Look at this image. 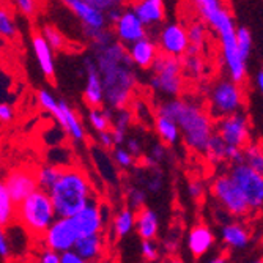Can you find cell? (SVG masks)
<instances>
[{"label": "cell", "mask_w": 263, "mask_h": 263, "mask_svg": "<svg viewBox=\"0 0 263 263\" xmlns=\"http://www.w3.org/2000/svg\"><path fill=\"white\" fill-rule=\"evenodd\" d=\"M93 57L103 78L107 106L114 110L126 109L134 97L137 74L125 44L115 40L100 49H93Z\"/></svg>", "instance_id": "6da1fadb"}, {"label": "cell", "mask_w": 263, "mask_h": 263, "mask_svg": "<svg viewBox=\"0 0 263 263\" xmlns=\"http://www.w3.org/2000/svg\"><path fill=\"white\" fill-rule=\"evenodd\" d=\"M196 7L200 11L203 21L214 29L219 36L222 57L226 66L233 79L238 84H243L246 79V60L243 59L236 40V26L229 10L221 4V0H194Z\"/></svg>", "instance_id": "7a4b0ae2"}, {"label": "cell", "mask_w": 263, "mask_h": 263, "mask_svg": "<svg viewBox=\"0 0 263 263\" xmlns=\"http://www.w3.org/2000/svg\"><path fill=\"white\" fill-rule=\"evenodd\" d=\"M156 114L171 117L180 126L181 136L186 145L200 155H205L208 143L214 134V118L210 112L187 100L171 98L164 101Z\"/></svg>", "instance_id": "3957f363"}, {"label": "cell", "mask_w": 263, "mask_h": 263, "mask_svg": "<svg viewBox=\"0 0 263 263\" xmlns=\"http://www.w3.org/2000/svg\"><path fill=\"white\" fill-rule=\"evenodd\" d=\"M49 194L60 218L74 216L93 200H97L90 180L74 165L63 167L59 181L49 191Z\"/></svg>", "instance_id": "277c9868"}, {"label": "cell", "mask_w": 263, "mask_h": 263, "mask_svg": "<svg viewBox=\"0 0 263 263\" xmlns=\"http://www.w3.org/2000/svg\"><path fill=\"white\" fill-rule=\"evenodd\" d=\"M57 218L59 214L47 191L36 189L26 200L17 203L16 221L35 240H40Z\"/></svg>", "instance_id": "5b68a950"}, {"label": "cell", "mask_w": 263, "mask_h": 263, "mask_svg": "<svg viewBox=\"0 0 263 263\" xmlns=\"http://www.w3.org/2000/svg\"><path fill=\"white\" fill-rule=\"evenodd\" d=\"M152 78H150V87L164 98H178L183 87V62L180 57L159 54L155 60V63L150 68Z\"/></svg>", "instance_id": "8992f818"}, {"label": "cell", "mask_w": 263, "mask_h": 263, "mask_svg": "<svg viewBox=\"0 0 263 263\" xmlns=\"http://www.w3.org/2000/svg\"><path fill=\"white\" fill-rule=\"evenodd\" d=\"M211 196L229 216L235 219H245L249 214H252V210L243 194V191L229 172L221 174L213 180Z\"/></svg>", "instance_id": "52a82bcc"}, {"label": "cell", "mask_w": 263, "mask_h": 263, "mask_svg": "<svg viewBox=\"0 0 263 263\" xmlns=\"http://www.w3.org/2000/svg\"><path fill=\"white\" fill-rule=\"evenodd\" d=\"M243 107L245 91L241 84L235 82L233 79H221L213 85L208 100V112L214 120L236 112H243Z\"/></svg>", "instance_id": "ba28073f"}, {"label": "cell", "mask_w": 263, "mask_h": 263, "mask_svg": "<svg viewBox=\"0 0 263 263\" xmlns=\"http://www.w3.org/2000/svg\"><path fill=\"white\" fill-rule=\"evenodd\" d=\"M229 174L243 191L252 213L260 211L263 208V174L252 169L245 161L232 162Z\"/></svg>", "instance_id": "9c48e42d"}, {"label": "cell", "mask_w": 263, "mask_h": 263, "mask_svg": "<svg viewBox=\"0 0 263 263\" xmlns=\"http://www.w3.org/2000/svg\"><path fill=\"white\" fill-rule=\"evenodd\" d=\"M79 238L81 233L76 227L73 216L69 218L59 216L38 241L41 243L43 248H49L63 254L66 251H73L76 243L79 241Z\"/></svg>", "instance_id": "30bf717a"}, {"label": "cell", "mask_w": 263, "mask_h": 263, "mask_svg": "<svg viewBox=\"0 0 263 263\" xmlns=\"http://www.w3.org/2000/svg\"><path fill=\"white\" fill-rule=\"evenodd\" d=\"M214 131H216L227 145L246 148L251 143V126L249 118L245 112H236L214 122Z\"/></svg>", "instance_id": "8fae6325"}, {"label": "cell", "mask_w": 263, "mask_h": 263, "mask_svg": "<svg viewBox=\"0 0 263 263\" xmlns=\"http://www.w3.org/2000/svg\"><path fill=\"white\" fill-rule=\"evenodd\" d=\"M4 184L7 186L11 199L16 203H21L30 194H33L36 189H40L36 169H32V167H14L5 175Z\"/></svg>", "instance_id": "7c38bea8"}, {"label": "cell", "mask_w": 263, "mask_h": 263, "mask_svg": "<svg viewBox=\"0 0 263 263\" xmlns=\"http://www.w3.org/2000/svg\"><path fill=\"white\" fill-rule=\"evenodd\" d=\"M158 47L162 54L174 55V57H183L189 49V36L187 29H184L181 24H167L162 27V30L158 33Z\"/></svg>", "instance_id": "4fadbf2b"}, {"label": "cell", "mask_w": 263, "mask_h": 263, "mask_svg": "<svg viewBox=\"0 0 263 263\" xmlns=\"http://www.w3.org/2000/svg\"><path fill=\"white\" fill-rule=\"evenodd\" d=\"M62 4L73 13L82 24L84 33L90 30L106 29V13L98 10L97 7L90 5L87 0H62Z\"/></svg>", "instance_id": "5bb4252c"}, {"label": "cell", "mask_w": 263, "mask_h": 263, "mask_svg": "<svg viewBox=\"0 0 263 263\" xmlns=\"http://www.w3.org/2000/svg\"><path fill=\"white\" fill-rule=\"evenodd\" d=\"M84 66H85V74H87L84 100L88 107H101L106 103V97H104L103 78L98 69L97 60H95L93 55H87L84 59Z\"/></svg>", "instance_id": "9a60e30c"}, {"label": "cell", "mask_w": 263, "mask_h": 263, "mask_svg": "<svg viewBox=\"0 0 263 263\" xmlns=\"http://www.w3.org/2000/svg\"><path fill=\"white\" fill-rule=\"evenodd\" d=\"M114 27V33L117 36V40L122 44H133L142 38L147 36V26L143 24L139 16L136 14V11L131 10H123L122 17L115 22Z\"/></svg>", "instance_id": "2e32d148"}, {"label": "cell", "mask_w": 263, "mask_h": 263, "mask_svg": "<svg viewBox=\"0 0 263 263\" xmlns=\"http://www.w3.org/2000/svg\"><path fill=\"white\" fill-rule=\"evenodd\" d=\"M73 219L81 233V238L87 235L103 233L107 227V219L104 218L101 203H98V200H93L90 205L74 214Z\"/></svg>", "instance_id": "e0dca14e"}, {"label": "cell", "mask_w": 263, "mask_h": 263, "mask_svg": "<svg viewBox=\"0 0 263 263\" xmlns=\"http://www.w3.org/2000/svg\"><path fill=\"white\" fill-rule=\"evenodd\" d=\"M214 243H216V238H214L213 230L205 226V224H196L189 229L187 236H186V246L189 254L194 258H202L206 254H210V251L214 248Z\"/></svg>", "instance_id": "ac0fdd59"}, {"label": "cell", "mask_w": 263, "mask_h": 263, "mask_svg": "<svg viewBox=\"0 0 263 263\" xmlns=\"http://www.w3.org/2000/svg\"><path fill=\"white\" fill-rule=\"evenodd\" d=\"M219 235H221L222 245L230 248V249H233V251L245 249L251 243V232H249V229L243 222L238 221V219L222 224L221 229H219Z\"/></svg>", "instance_id": "d6986e66"}, {"label": "cell", "mask_w": 263, "mask_h": 263, "mask_svg": "<svg viewBox=\"0 0 263 263\" xmlns=\"http://www.w3.org/2000/svg\"><path fill=\"white\" fill-rule=\"evenodd\" d=\"M158 43H155L152 38L145 36L133 44L128 46V52L133 60V63L140 69H150L155 63L158 54Z\"/></svg>", "instance_id": "ffe728a7"}, {"label": "cell", "mask_w": 263, "mask_h": 263, "mask_svg": "<svg viewBox=\"0 0 263 263\" xmlns=\"http://www.w3.org/2000/svg\"><path fill=\"white\" fill-rule=\"evenodd\" d=\"M32 47L35 57L38 60L40 69L43 71V74L49 79L51 82H54L55 78V63H54V55H52V47L47 43V40L44 38L43 33L35 32L32 35Z\"/></svg>", "instance_id": "44dd1931"}, {"label": "cell", "mask_w": 263, "mask_h": 263, "mask_svg": "<svg viewBox=\"0 0 263 263\" xmlns=\"http://www.w3.org/2000/svg\"><path fill=\"white\" fill-rule=\"evenodd\" d=\"M136 233L140 240H156L159 235V216L148 206L136 211Z\"/></svg>", "instance_id": "7402d4cb"}, {"label": "cell", "mask_w": 263, "mask_h": 263, "mask_svg": "<svg viewBox=\"0 0 263 263\" xmlns=\"http://www.w3.org/2000/svg\"><path fill=\"white\" fill-rule=\"evenodd\" d=\"M57 125L62 126L66 131V136L73 142H76V143L84 142L85 129H84V126H82V123L79 120V117L63 100H60V117L57 120Z\"/></svg>", "instance_id": "603a6c76"}, {"label": "cell", "mask_w": 263, "mask_h": 263, "mask_svg": "<svg viewBox=\"0 0 263 263\" xmlns=\"http://www.w3.org/2000/svg\"><path fill=\"white\" fill-rule=\"evenodd\" d=\"M131 8L136 11L139 19L147 27L156 26L164 21V4L162 0H131Z\"/></svg>", "instance_id": "cb8c5ba5"}, {"label": "cell", "mask_w": 263, "mask_h": 263, "mask_svg": "<svg viewBox=\"0 0 263 263\" xmlns=\"http://www.w3.org/2000/svg\"><path fill=\"white\" fill-rule=\"evenodd\" d=\"M106 249V238L103 233H95V235H87L79 238V241L74 246V251L84 257L85 260L97 263L101 260L103 254Z\"/></svg>", "instance_id": "d4e9b609"}, {"label": "cell", "mask_w": 263, "mask_h": 263, "mask_svg": "<svg viewBox=\"0 0 263 263\" xmlns=\"http://www.w3.org/2000/svg\"><path fill=\"white\" fill-rule=\"evenodd\" d=\"M136 230V210L129 205L118 210L112 216L110 232L115 238H125Z\"/></svg>", "instance_id": "484cf974"}, {"label": "cell", "mask_w": 263, "mask_h": 263, "mask_svg": "<svg viewBox=\"0 0 263 263\" xmlns=\"http://www.w3.org/2000/svg\"><path fill=\"white\" fill-rule=\"evenodd\" d=\"M155 129L161 139V142H164L165 145L174 147L175 143L180 139V126L175 120H172L171 117L162 115V114H156L155 115Z\"/></svg>", "instance_id": "4316f807"}, {"label": "cell", "mask_w": 263, "mask_h": 263, "mask_svg": "<svg viewBox=\"0 0 263 263\" xmlns=\"http://www.w3.org/2000/svg\"><path fill=\"white\" fill-rule=\"evenodd\" d=\"M133 123V112L126 107V109H120L117 110V115H114V120H112V136L115 139L117 147L122 145L123 142H126V134L128 129Z\"/></svg>", "instance_id": "83f0119b"}, {"label": "cell", "mask_w": 263, "mask_h": 263, "mask_svg": "<svg viewBox=\"0 0 263 263\" xmlns=\"http://www.w3.org/2000/svg\"><path fill=\"white\" fill-rule=\"evenodd\" d=\"M16 213L17 203L11 199L7 186L2 183V186H0V224H2L4 229H7L16 221Z\"/></svg>", "instance_id": "f1b7e54d"}, {"label": "cell", "mask_w": 263, "mask_h": 263, "mask_svg": "<svg viewBox=\"0 0 263 263\" xmlns=\"http://www.w3.org/2000/svg\"><path fill=\"white\" fill-rule=\"evenodd\" d=\"M62 172H63V167H59V165H54V164H46V165L38 167V169H36V178H38L40 189L49 193V191L54 187V184L59 181Z\"/></svg>", "instance_id": "f546056e"}, {"label": "cell", "mask_w": 263, "mask_h": 263, "mask_svg": "<svg viewBox=\"0 0 263 263\" xmlns=\"http://www.w3.org/2000/svg\"><path fill=\"white\" fill-rule=\"evenodd\" d=\"M187 36H189V49L186 54L199 55L200 49L206 41V29L202 22H193L187 26Z\"/></svg>", "instance_id": "4dcf8cb0"}, {"label": "cell", "mask_w": 263, "mask_h": 263, "mask_svg": "<svg viewBox=\"0 0 263 263\" xmlns=\"http://www.w3.org/2000/svg\"><path fill=\"white\" fill-rule=\"evenodd\" d=\"M205 158L211 162V164H219L222 161H227V143L224 142V139L214 131L206 152H205Z\"/></svg>", "instance_id": "1f68e13d"}, {"label": "cell", "mask_w": 263, "mask_h": 263, "mask_svg": "<svg viewBox=\"0 0 263 263\" xmlns=\"http://www.w3.org/2000/svg\"><path fill=\"white\" fill-rule=\"evenodd\" d=\"M114 109H101V107H90L88 112V122L93 126V129H97L98 133L107 131L109 126H112L114 120Z\"/></svg>", "instance_id": "d6a6232c"}, {"label": "cell", "mask_w": 263, "mask_h": 263, "mask_svg": "<svg viewBox=\"0 0 263 263\" xmlns=\"http://www.w3.org/2000/svg\"><path fill=\"white\" fill-rule=\"evenodd\" d=\"M243 161L263 174V142H251L243 152Z\"/></svg>", "instance_id": "836d02e7"}, {"label": "cell", "mask_w": 263, "mask_h": 263, "mask_svg": "<svg viewBox=\"0 0 263 263\" xmlns=\"http://www.w3.org/2000/svg\"><path fill=\"white\" fill-rule=\"evenodd\" d=\"M0 33L5 40H14L17 35V26L13 13L4 5L0 10Z\"/></svg>", "instance_id": "e575fe53"}, {"label": "cell", "mask_w": 263, "mask_h": 263, "mask_svg": "<svg viewBox=\"0 0 263 263\" xmlns=\"http://www.w3.org/2000/svg\"><path fill=\"white\" fill-rule=\"evenodd\" d=\"M44 38L47 40V43L51 44V47L54 51H65L68 49V40L65 38V35L54 26H51V24H46V26L43 27V32Z\"/></svg>", "instance_id": "d590c367"}, {"label": "cell", "mask_w": 263, "mask_h": 263, "mask_svg": "<svg viewBox=\"0 0 263 263\" xmlns=\"http://www.w3.org/2000/svg\"><path fill=\"white\" fill-rule=\"evenodd\" d=\"M147 165L150 167V171L140 181L150 194H158L162 189V172L159 171L158 165H152V164H147Z\"/></svg>", "instance_id": "8d00e7d4"}, {"label": "cell", "mask_w": 263, "mask_h": 263, "mask_svg": "<svg viewBox=\"0 0 263 263\" xmlns=\"http://www.w3.org/2000/svg\"><path fill=\"white\" fill-rule=\"evenodd\" d=\"M38 101H40L41 107L44 110L49 112L55 118V122H57L59 117H60V100H57L51 91L40 90L38 91Z\"/></svg>", "instance_id": "74e56055"}, {"label": "cell", "mask_w": 263, "mask_h": 263, "mask_svg": "<svg viewBox=\"0 0 263 263\" xmlns=\"http://www.w3.org/2000/svg\"><path fill=\"white\" fill-rule=\"evenodd\" d=\"M126 199H128V205L133 210H140L143 206H147V189L140 187V186H131L126 193Z\"/></svg>", "instance_id": "f35d334b"}, {"label": "cell", "mask_w": 263, "mask_h": 263, "mask_svg": "<svg viewBox=\"0 0 263 263\" xmlns=\"http://www.w3.org/2000/svg\"><path fill=\"white\" fill-rule=\"evenodd\" d=\"M183 62V69L184 73H187L193 78H199L203 71V62L200 60L199 55H193V54H186V57L181 59Z\"/></svg>", "instance_id": "ab89813d"}, {"label": "cell", "mask_w": 263, "mask_h": 263, "mask_svg": "<svg viewBox=\"0 0 263 263\" xmlns=\"http://www.w3.org/2000/svg\"><path fill=\"white\" fill-rule=\"evenodd\" d=\"M236 40H238V47L245 60L249 59L251 51H252V35L246 27H238L236 30Z\"/></svg>", "instance_id": "60d3db41"}, {"label": "cell", "mask_w": 263, "mask_h": 263, "mask_svg": "<svg viewBox=\"0 0 263 263\" xmlns=\"http://www.w3.org/2000/svg\"><path fill=\"white\" fill-rule=\"evenodd\" d=\"M114 161L117 162L118 167H122V169H131L134 165V161H136V156L125 147L118 145L114 148Z\"/></svg>", "instance_id": "b9f144b4"}, {"label": "cell", "mask_w": 263, "mask_h": 263, "mask_svg": "<svg viewBox=\"0 0 263 263\" xmlns=\"http://www.w3.org/2000/svg\"><path fill=\"white\" fill-rule=\"evenodd\" d=\"M140 254L143 260L147 261H156L161 254V248L155 240H142L140 243Z\"/></svg>", "instance_id": "7bdbcfd3"}, {"label": "cell", "mask_w": 263, "mask_h": 263, "mask_svg": "<svg viewBox=\"0 0 263 263\" xmlns=\"http://www.w3.org/2000/svg\"><path fill=\"white\" fill-rule=\"evenodd\" d=\"M180 245H181V236L177 229H172L162 240V249L167 254H177L180 249Z\"/></svg>", "instance_id": "ee69618b"}, {"label": "cell", "mask_w": 263, "mask_h": 263, "mask_svg": "<svg viewBox=\"0 0 263 263\" xmlns=\"http://www.w3.org/2000/svg\"><path fill=\"white\" fill-rule=\"evenodd\" d=\"M165 155H167V150H165V143L164 142L153 143L150 152H148V156L145 158V162L152 164V165H158L165 159Z\"/></svg>", "instance_id": "f6af8a7d"}, {"label": "cell", "mask_w": 263, "mask_h": 263, "mask_svg": "<svg viewBox=\"0 0 263 263\" xmlns=\"http://www.w3.org/2000/svg\"><path fill=\"white\" fill-rule=\"evenodd\" d=\"M87 2L93 7H97L98 10L107 13L112 8H122L125 7L129 0H87Z\"/></svg>", "instance_id": "bcb514c9"}, {"label": "cell", "mask_w": 263, "mask_h": 263, "mask_svg": "<svg viewBox=\"0 0 263 263\" xmlns=\"http://www.w3.org/2000/svg\"><path fill=\"white\" fill-rule=\"evenodd\" d=\"M38 263H62V254L49 248H43L38 255Z\"/></svg>", "instance_id": "7dc6e473"}, {"label": "cell", "mask_w": 263, "mask_h": 263, "mask_svg": "<svg viewBox=\"0 0 263 263\" xmlns=\"http://www.w3.org/2000/svg\"><path fill=\"white\" fill-rule=\"evenodd\" d=\"M187 194L193 200H200L205 194V186L200 180H191L187 183Z\"/></svg>", "instance_id": "c3c4849f"}, {"label": "cell", "mask_w": 263, "mask_h": 263, "mask_svg": "<svg viewBox=\"0 0 263 263\" xmlns=\"http://www.w3.org/2000/svg\"><path fill=\"white\" fill-rule=\"evenodd\" d=\"M14 4L17 7V10L24 14V16H35L36 13V0H14Z\"/></svg>", "instance_id": "681fc988"}, {"label": "cell", "mask_w": 263, "mask_h": 263, "mask_svg": "<svg viewBox=\"0 0 263 263\" xmlns=\"http://www.w3.org/2000/svg\"><path fill=\"white\" fill-rule=\"evenodd\" d=\"M98 143L104 148V150H112L114 147H117V143H115V139L112 136V131H101L98 134Z\"/></svg>", "instance_id": "f907efd6"}, {"label": "cell", "mask_w": 263, "mask_h": 263, "mask_svg": "<svg viewBox=\"0 0 263 263\" xmlns=\"http://www.w3.org/2000/svg\"><path fill=\"white\" fill-rule=\"evenodd\" d=\"M11 240H8L7 232L2 230V233H0V257L8 258L11 255Z\"/></svg>", "instance_id": "816d5d0a"}, {"label": "cell", "mask_w": 263, "mask_h": 263, "mask_svg": "<svg viewBox=\"0 0 263 263\" xmlns=\"http://www.w3.org/2000/svg\"><path fill=\"white\" fill-rule=\"evenodd\" d=\"M62 263H91L88 260H85L84 257H81L74 249L73 251H66L62 254Z\"/></svg>", "instance_id": "f5cc1de1"}, {"label": "cell", "mask_w": 263, "mask_h": 263, "mask_svg": "<svg viewBox=\"0 0 263 263\" xmlns=\"http://www.w3.org/2000/svg\"><path fill=\"white\" fill-rule=\"evenodd\" d=\"M125 143H126V148H128L136 158H140V156H142V143H140L139 139L129 137V139H126Z\"/></svg>", "instance_id": "db71d44e"}, {"label": "cell", "mask_w": 263, "mask_h": 263, "mask_svg": "<svg viewBox=\"0 0 263 263\" xmlns=\"http://www.w3.org/2000/svg\"><path fill=\"white\" fill-rule=\"evenodd\" d=\"M13 107L7 103H2V106H0V120H2L4 123H10L13 120Z\"/></svg>", "instance_id": "11a10c76"}, {"label": "cell", "mask_w": 263, "mask_h": 263, "mask_svg": "<svg viewBox=\"0 0 263 263\" xmlns=\"http://www.w3.org/2000/svg\"><path fill=\"white\" fill-rule=\"evenodd\" d=\"M123 14V8H112L106 13V17H107V22L110 24V26H115V22L122 17Z\"/></svg>", "instance_id": "9f6ffc18"}, {"label": "cell", "mask_w": 263, "mask_h": 263, "mask_svg": "<svg viewBox=\"0 0 263 263\" xmlns=\"http://www.w3.org/2000/svg\"><path fill=\"white\" fill-rule=\"evenodd\" d=\"M205 263H227V255L226 254H219L216 257H213L210 260H206Z\"/></svg>", "instance_id": "6f0895ef"}, {"label": "cell", "mask_w": 263, "mask_h": 263, "mask_svg": "<svg viewBox=\"0 0 263 263\" xmlns=\"http://www.w3.org/2000/svg\"><path fill=\"white\" fill-rule=\"evenodd\" d=\"M255 81H257V87H258V90L263 93V71H258V74H257Z\"/></svg>", "instance_id": "680465c9"}, {"label": "cell", "mask_w": 263, "mask_h": 263, "mask_svg": "<svg viewBox=\"0 0 263 263\" xmlns=\"http://www.w3.org/2000/svg\"><path fill=\"white\" fill-rule=\"evenodd\" d=\"M167 263H184L183 260H180V258H177V257H172L169 261H167Z\"/></svg>", "instance_id": "91938a15"}, {"label": "cell", "mask_w": 263, "mask_h": 263, "mask_svg": "<svg viewBox=\"0 0 263 263\" xmlns=\"http://www.w3.org/2000/svg\"><path fill=\"white\" fill-rule=\"evenodd\" d=\"M252 263H263V260H255V261H252Z\"/></svg>", "instance_id": "94428289"}]
</instances>
